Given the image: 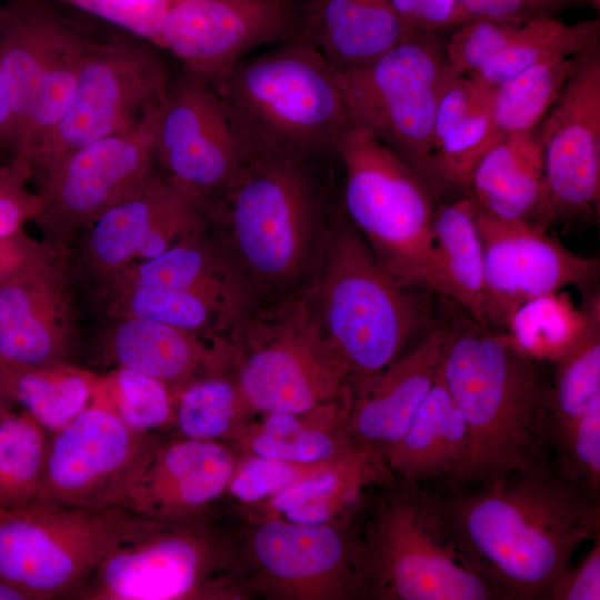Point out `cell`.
Returning a JSON list of instances; mask_svg holds the SVG:
<instances>
[{"instance_id":"cell-50","label":"cell","mask_w":600,"mask_h":600,"mask_svg":"<svg viewBox=\"0 0 600 600\" xmlns=\"http://www.w3.org/2000/svg\"><path fill=\"white\" fill-rule=\"evenodd\" d=\"M468 13L483 18H528L552 14L569 8L572 0H461Z\"/></svg>"},{"instance_id":"cell-5","label":"cell","mask_w":600,"mask_h":600,"mask_svg":"<svg viewBox=\"0 0 600 600\" xmlns=\"http://www.w3.org/2000/svg\"><path fill=\"white\" fill-rule=\"evenodd\" d=\"M356 566L361 599L501 600L421 486L399 482L378 497L356 538Z\"/></svg>"},{"instance_id":"cell-43","label":"cell","mask_w":600,"mask_h":600,"mask_svg":"<svg viewBox=\"0 0 600 600\" xmlns=\"http://www.w3.org/2000/svg\"><path fill=\"white\" fill-rule=\"evenodd\" d=\"M92 399L111 409L129 428L154 432L173 424L174 397L163 382L116 367L99 376Z\"/></svg>"},{"instance_id":"cell-29","label":"cell","mask_w":600,"mask_h":600,"mask_svg":"<svg viewBox=\"0 0 600 600\" xmlns=\"http://www.w3.org/2000/svg\"><path fill=\"white\" fill-rule=\"evenodd\" d=\"M468 196L492 217L543 226L548 188L539 126L493 144L476 164Z\"/></svg>"},{"instance_id":"cell-31","label":"cell","mask_w":600,"mask_h":600,"mask_svg":"<svg viewBox=\"0 0 600 600\" xmlns=\"http://www.w3.org/2000/svg\"><path fill=\"white\" fill-rule=\"evenodd\" d=\"M299 36L334 67L372 60L406 36L389 0H302Z\"/></svg>"},{"instance_id":"cell-35","label":"cell","mask_w":600,"mask_h":600,"mask_svg":"<svg viewBox=\"0 0 600 600\" xmlns=\"http://www.w3.org/2000/svg\"><path fill=\"white\" fill-rule=\"evenodd\" d=\"M597 41L599 17L574 23L552 14L524 18L506 47L471 74L494 87L542 61L576 56Z\"/></svg>"},{"instance_id":"cell-19","label":"cell","mask_w":600,"mask_h":600,"mask_svg":"<svg viewBox=\"0 0 600 600\" xmlns=\"http://www.w3.org/2000/svg\"><path fill=\"white\" fill-rule=\"evenodd\" d=\"M78 343L68 249L39 242L0 280V357L37 366L73 362Z\"/></svg>"},{"instance_id":"cell-1","label":"cell","mask_w":600,"mask_h":600,"mask_svg":"<svg viewBox=\"0 0 600 600\" xmlns=\"http://www.w3.org/2000/svg\"><path fill=\"white\" fill-rule=\"evenodd\" d=\"M433 496L463 553L501 600H548L576 549L600 533L599 500L550 461L486 483H449Z\"/></svg>"},{"instance_id":"cell-26","label":"cell","mask_w":600,"mask_h":600,"mask_svg":"<svg viewBox=\"0 0 600 600\" xmlns=\"http://www.w3.org/2000/svg\"><path fill=\"white\" fill-rule=\"evenodd\" d=\"M108 280L191 293L214 309L230 331L259 300L207 231L182 239L162 254L131 264Z\"/></svg>"},{"instance_id":"cell-42","label":"cell","mask_w":600,"mask_h":600,"mask_svg":"<svg viewBox=\"0 0 600 600\" xmlns=\"http://www.w3.org/2000/svg\"><path fill=\"white\" fill-rule=\"evenodd\" d=\"M587 319V306L578 309L568 293L558 291L521 304L504 332L531 358L553 361L579 336Z\"/></svg>"},{"instance_id":"cell-18","label":"cell","mask_w":600,"mask_h":600,"mask_svg":"<svg viewBox=\"0 0 600 600\" xmlns=\"http://www.w3.org/2000/svg\"><path fill=\"white\" fill-rule=\"evenodd\" d=\"M548 207L543 226L594 216L600 204V41L578 54L539 126Z\"/></svg>"},{"instance_id":"cell-6","label":"cell","mask_w":600,"mask_h":600,"mask_svg":"<svg viewBox=\"0 0 600 600\" xmlns=\"http://www.w3.org/2000/svg\"><path fill=\"white\" fill-rule=\"evenodd\" d=\"M302 292L348 363L351 386L389 366L411 336L429 323L414 289L380 266L343 210L320 268Z\"/></svg>"},{"instance_id":"cell-10","label":"cell","mask_w":600,"mask_h":600,"mask_svg":"<svg viewBox=\"0 0 600 600\" xmlns=\"http://www.w3.org/2000/svg\"><path fill=\"white\" fill-rule=\"evenodd\" d=\"M158 519L40 501L0 508V581L27 600L76 599L97 566Z\"/></svg>"},{"instance_id":"cell-47","label":"cell","mask_w":600,"mask_h":600,"mask_svg":"<svg viewBox=\"0 0 600 600\" xmlns=\"http://www.w3.org/2000/svg\"><path fill=\"white\" fill-rule=\"evenodd\" d=\"M31 169L19 158H10L0 164V238L22 230L23 224L37 219L41 198L31 191Z\"/></svg>"},{"instance_id":"cell-17","label":"cell","mask_w":600,"mask_h":600,"mask_svg":"<svg viewBox=\"0 0 600 600\" xmlns=\"http://www.w3.org/2000/svg\"><path fill=\"white\" fill-rule=\"evenodd\" d=\"M302 0H171L160 48L218 86L247 56L299 36Z\"/></svg>"},{"instance_id":"cell-53","label":"cell","mask_w":600,"mask_h":600,"mask_svg":"<svg viewBox=\"0 0 600 600\" xmlns=\"http://www.w3.org/2000/svg\"><path fill=\"white\" fill-rule=\"evenodd\" d=\"M0 600H27L26 597L8 586L7 583L0 581Z\"/></svg>"},{"instance_id":"cell-3","label":"cell","mask_w":600,"mask_h":600,"mask_svg":"<svg viewBox=\"0 0 600 600\" xmlns=\"http://www.w3.org/2000/svg\"><path fill=\"white\" fill-rule=\"evenodd\" d=\"M537 361L504 331L471 318L453 324L441 376L464 418L469 449L450 483H486L549 461L550 386Z\"/></svg>"},{"instance_id":"cell-38","label":"cell","mask_w":600,"mask_h":600,"mask_svg":"<svg viewBox=\"0 0 600 600\" xmlns=\"http://www.w3.org/2000/svg\"><path fill=\"white\" fill-rule=\"evenodd\" d=\"M100 37L80 26L64 43L38 84L26 123L9 149L10 158L29 166L64 114L82 63Z\"/></svg>"},{"instance_id":"cell-9","label":"cell","mask_w":600,"mask_h":600,"mask_svg":"<svg viewBox=\"0 0 600 600\" xmlns=\"http://www.w3.org/2000/svg\"><path fill=\"white\" fill-rule=\"evenodd\" d=\"M236 539L209 513L157 520L116 547L77 593L81 600L250 599Z\"/></svg>"},{"instance_id":"cell-46","label":"cell","mask_w":600,"mask_h":600,"mask_svg":"<svg viewBox=\"0 0 600 600\" xmlns=\"http://www.w3.org/2000/svg\"><path fill=\"white\" fill-rule=\"evenodd\" d=\"M523 19L473 17L453 29L443 48L450 70L458 74L478 71L506 47Z\"/></svg>"},{"instance_id":"cell-55","label":"cell","mask_w":600,"mask_h":600,"mask_svg":"<svg viewBox=\"0 0 600 600\" xmlns=\"http://www.w3.org/2000/svg\"><path fill=\"white\" fill-rule=\"evenodd\" d=\"M6 402H10V401L7 399L3 381L0 374V407L4 404Z\"/></svg>"},{"instance_id":"cell-24","label":"cell","mask_w":600,"mask_h":600,"mask_svg":"<svg viewBox=\"0 0 600 600\" xmlns=\"http://www.w3.org/2000/svg\"><path fill=\"white\" fill-rule=\"evenodd\" d=\"M453 326L433 327L409 353L352 387L351 441L384 453L407 430L440 373Z\"/></svg>"},{"instance_id":"cell-37","label":"cell","mask_w":600,"mask_h":600,"mask_svg":"<svg viewBox=\"0 0 600 600\" xmlns=\"http://www.w3.org/2000/svg\"><path fill=\"white\" fill-rule=\"evenodd\" d=\"M98 286L99 302L107 317H136L198 333L229 334L230 330L218 312L191 293L116 280H106Z\"/></svg>"},{"instance_id":"cell-41","label":"cell","mask_w":600,"mask_h":600,"mask_svg":"<svg viewBox=\"0 0 600 600\" xmlns=\"http://www.w3.org/2000/svg\"><path fill=\"white\" fill-rule=\"evenodd\" d=\"M578 54L542 61L493 87V118L502 137L539 126L563 90Z\"/></svg>"},{"instance_id":"cell-16","label":"cell","mask_w":600,"mask_h":600,"mask_svg":"<svg viewBox=\"0 0 600 600\" xmlns=\"http://www.w3.org/2000/svg\"><path fill=\"white\" fill-rule=\"evenodd\" d=\"M153 148L158 170L206 212L244 159L219 96L182 68L154 111Z\"/></svg>"},{"instance_id":"cell-23","label":"cell","mask_w":600,"mask_h":600,"mask_svg":"<svg viewBox=\"0 0 600 600\" xmlns=\"http://www.w3.org/2000/svg\"><path fill=\"white\" fill-rule=\"evenodd\" d=\"M98 339L104 366L126 368L154 378L174 394L192 380L232 372L228 334L198 333L136 317H108Z\"/></svg>"},{"instance_id":"cell-48","label":"cell","mask_w":600,"mask_h":600,"mask_svg":"<svg viewBox=\"0 0 600 600\" xmlns=\"http://www.w3.org/2000/svg\"><path fill=\"white\" fill-rule=\"evenodd\" d=\"M406 33L452 31L472 17L461 0H389Z\"/></svg>"},{"instance_id":"cell-45","label":"cell","mask_w":600,"mask_h":600,"mask_svg":"<svg viewBox=\"0 0 600 600\" xmlns=\"http://www.w3.org/2000/svg\"><path fill=\"white\" fill-rule=\"evenodd\" d=\"M333 459L307 463L246 454L238 461L227 492L251 506L318 473Z\"/></svg>"},{"instance_id":"cell-32","label":"cell","mask_w":600,"mask_h":600,"mask_svg":"<svg viewBox=\"0 0 600 600\" xmlns=\"http://www.w3.org/2000/svg\"><path fill=\"white\" fill-rule=\"evenodd\" d=\"M352 387L339 398L302 412L264 413L233 438L243 456L319 462L356 447L347 431Z\"/></svg>"},{"instance_id":"cell-25","label":"cell","mask_w":600,"mask_h":600,"mask_svg":"<svg viewBox=\"0 0 600 600\" xmlns=\"http://www.w3.org/2000/svg\"><path fill=\"white\" fill-rule=\"evenodd\" d=\"M54 0H4L0 20V69L10 120L4 147L19 137L39 82L68 39L81 26Z\"/></svg>"},{"instance_id":"cell-54","label":"cell","mask_w":600,"mask_h":600,"mask_svg":"<svg viewBox=\"0 0 600 600\" xmlns=\"http://www.w3.org/2000/svg\"><path fill=\"white\" fill-rule=\"evenodd\" d=\"M574 3H584L587 6H590L594 10H600V0H572Z\"/></svg>"},{"instance_id":"cell-15","label":"cell","mask_w":600,"mask_h":600,"mask_svg":"<svg viewBox=\"0 0 600 600\" xmlns=\"http://www.w3.org/2000/svg\"><path fill=\"white\" fill-rule=\"evenodd\" d=\"M156 109L134 128L73 151L37 184L41 209L36 220L46 241L67 248L72 236L146 187L158 170Z\"/></svg>"},{"instance_id":"cell-11","label":"cell","mask_w":600,"mask_h":600,"mask_svg":"<svg viewBox=\"0 0 600 600\" xmlns=\"http://www.w3.org/2000/svg\"><path fill=\"white\" fill-rule=\"evenodd\" d=\"M443 48L442 34L408 33L372 60L334 68L353 122L433 190V122L440 94L452 72Z\"/></svg>"},{"instance_id":"cell-33","label":"cell","mask_w":600,"mask_h":600,"mask_svg":"<svg viewBox=\"0 0 600 600\" xmlns=\"http://www.w3.org/2000/svg\"><path fill=\"white\" fill-rule=\"evenodd\" d=\"M0 374L7 399L20 404L51 433L89 406L99 378L74 362L37 366L1 357Z\"/></svg>"},{"instance_id":"cell-34","label":"cell","mask_w":600,"mask_h":600,"mask_svg":"<svg viewBox=\"0 0 600 600\" xmlns=\"http://www.w3.org/2000/svg\"><path fill=\"white\" fill-rule=\"evenodd\" d=\"M432 230L450 299L464 308L472 320L489 327L483 247L472 198L462 196L453 202L437 204Z\"/></svg>"},{"instance_id":"cell-22","label":"cell","mask_w":600,"mask_h":600,"mask_svg":"<svg viewBox=\"0 0 600 600\" xmlns=\"http://www.w3.org/2000/svg\"><path fill=\"white\" fill-rule=\"evenodd\" d=\"M223 441L163 439L119 504L138 516L179 520L209 513L238 464Z\"/></svg>"},{"instance_id":"cell-8","label":"cell","mask_w":600,"mask_h":600,"mask_svg":"<svg viewBox=\"0 0 600 600\" xmlns=\"http://www.w3.org/2000/svg\"><path fill=\"white\" fill-rule=\"evenodd\" d=\"M233 374L253 412H302L351 388V371L304 293L258 300L229 332Z\"/></svg>"},{"instance_id":"cell-28","label":"cell","mask_w":600,"mask_h":600,"mask_svg":"<svg viewBox=\"0 0 600 600\" xmlns=\"http://www.w3.org/2000/svg\"><path fill=\"white\" fill-rule=\"evenodd\" d=\"M394 478L376 449L356 446L323 470L270 498L248 506L251 517H277L307 524L349 526L369 489Z\"/></svg>"},{"instance_id":"cell-36","label":"cell","mask_w":600,"mask_h":600,"mask_svg":"<svg viewBox=\"0 0 600 600\" xmlns=\"http://www.w3.org/2000/svg\"><path fill=\"white\" fill-rule=\"evenodd\" d=\"M588 319L579 336L554 360L549 392L551 444L600 396L599 298L587 304Z\"/></svg>"},{"instance_id":"cell-21","label":"cell","mask_w":600,"mask_h":600,"mask_svg":"<svg viewBox=\"0 0 600 600\" xmlns=\"http://www.w3.org/2000/svg\"><path fill=\"white\" fill-rule=\"evenodd\" d=\"M207 230L203 207L157 170L140 192L104 212L86 231L82 264L100 283Z\"/></svg>"},{"instance_id":"cell-2","label":"cell","mask_w":600,"mask_h":600,"mask_svg":"<svg viewBox=\"0 0 600 600\" xmlns=\"http://www.w3.org/2000/svg\"><path fill=\"white\" fill-rule=\"evenodd\" d=\"M283 154H244L208 208L212 237L259 300L301 292L324 257L337 217L328 166Z\"/></svg>"},{"instance_id":"cell-56","label":"cell","mask_w":600,"mask_h":600,"mask_svg":"<svg viewBox=\"0 0 600 600\" xmlns=\"http://www.w3.org/2000/svg\"><path fill=\"white\" fill-rule=\"evenodd\" d=\"M0 20H1V4H0Z\"/></svg>"},{"instance_id":"cell-27","label":"cell","mask_w":600,"mask_h":600,"mask_svg":"<svg viewBox=\"0 0 600 600\" xmlns=\"http://www.w3.org/2000/svg\"><path fill=\"white\" fill-rule=\"evenodd\" d=\"M493 86L473 74L451 72L440 94L432 133L430 173L438 196H468L471 173L502 136L493 118Z\"/></svg>"},{"instance_id":"cell-39","label":"cell","mask_w":600,"mask_h":600,"mask_svg":"<svg viewBox=\"0 0 600 600\" xmlns=\"http://www.w3.org/2000/svg\"><path fill=\"white\" fill-rule=\"evenodd\" d=\"M252 412L233 372L213 373L174 394L173 424L180 437L223 441L233 439Z\"/></svg>"},{"instance_id":"cell-12","label":"cell","mask_w":600,"mask_h":600,"mask_svg":"<svg viewBox=\"0 0 600 600\" xmlns=\"http://www.w3.org/2000/svg\"><path fill=\"white\" fill-rule=\"evenodd\" d=\"M164 52L122 30L101 36L64 114L29 163L31 180L38 184L73 151L134 128L156 109L176 72Z\"/></svg>"},{"instance_id":"cell-44","label":"cell","mask_w":600,"mask_h":600,"mask_svg":"<svg viewBox=\"0 0 600 600\" xmlns=\"http://www.w3.org/2000/svg\"><path fill=\"white\" fill-rule=\"evenodd\" d=\"M556 471L570 483L599 500L600 396L552 441Z\"/></svg>"},{"instance_id":"cell-40","label":"cell","mask_w":600,"mask_h":600,"mask_svg":"<svg viewBox=\"0 0 600 600\" xmlns=\"http://www.w3.org/2000/svg\"><path fill=\"white\" fill-rule=\"evenodd\" d=\"M0 407V508L37 500L51 438L30 413Z\"/></svg>"},{"instance_id":"cell-51","label":"cell","mask_w":600,"mask_h":600,"mask_svg":"<svg viewBox=\"0 0 600 600\" xmlns=\"http://www.w3.org/2000/svg\"><path fill=\"white\" fill-rule=\"evenodd\" d=\"M39 241L28 237L23 230L0 238V280L16 270L37 248Z\"/></svg>"},{"instance_id":"cell-20","label":"cell","mask_w":600,"mask_h":600,"mask_svg":"<svg viewBox=\"0 0 600 600\" xmlns=\"http://www.w3.org/2000/svg\"><path fill=\"white\" fill-rule=\"evenodd\" d=\"M483 247L486 319L507 328L524 302L564 287H589L599 277L598 258L570 251L538 222L503 220L477 208Z\"/></svg>"},{"instance_id":"cell-52","label":"cell","mask_w":600,"mask_h":600,"mask_svg":"<svg viewBox=\"0 0 600 600\" xmlns=\"http://www.w3.org/2000/svg\"><path fill=\"white\" fill-rule=\"evenodd\" d=\"M10 120V104L6 82L0 69V152L4 147L7 130Z\"/></svg>"},{"instance_id":"cell-7","label":"cell","mask_w":600,"mask_h":600,"mask_svg":"<svg viewBox=\"0 0 600 600\" xmlns=\"http://www.w3.org/2000/svg\"><path fill=\"white\" fill-rule=\"evenodd\" d=\"M337 159L342 210L380 266L404 287L450 298L432 230L436 191L356 123Z\"/></svg>"},{"instance_id":"cell-30","label":"cell","mask_w":600,"mask_h":600,"mask_svg":"<svg viewBox=\"0 0 600 600\" xmlns=\"http://www.w3.org/2000/svg\"><path fill=\"white\" fill-rule=\"evenodd\" d=\"M469 449L464 418L441 370L402 437L383 453L394 480L410 486L436 479L453 482Z\"/></svg>"},{"instance_id":"cell-13","label":"cell","mask_w":600,"mask_h":600,"mask_svg":"<svg viewBox=\"0 0 600 600\" xmlns=\"http://www.w3.org/2000/svg\"><path fill=\"white\" fill-rule=\"evenodd\" d=\"M237 541L243 582L251 596L274 600L358 598L356 538L348 526L307 524L251 517Z\"/></svg>"},{"instance_id":"cell-49","label":"cell","mask_w":600,"mask_h":600,"mask_svg":"<svg viewBox=\"0 0 600 600\" xmlns=\"http://www.w3.org/2000/svg\"><path fill=\"white\" fill-rule=\"evenodd\" d=\"M600 599V533L574 567L570 564L554 582L548 600Z\"/></svg>"},{"instance_id":"cell-4","label":"cell","mask_w":600,"mask_h":600,"mask_svg":"<svg viewBox=\"0 0 600 600\" xmlns=\"http://www.w3.org/2000/svg\"><path fill=\"white\" fill-rule=\"evenodd\" d=\"M213 90L244 154L337 159L354 123L334 67L300 37L247 56Z\"/></svg>"},{"instance_id":"cell-14","label":"cell","mask_w":600,"mask_h":600,"mask_svg":"<svg viewBox=\"0 0 600 600\" xmlns=\"http://www.w3.org/2000/svg\"><path fill=\"white\" fill-rule=\"evenodd\" d=\"M163 440L129 428L92 399L71 422L51 433L36 501L78 508L119 507Z\"/></svg>"}]
</instances>
